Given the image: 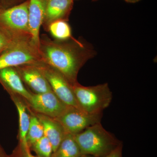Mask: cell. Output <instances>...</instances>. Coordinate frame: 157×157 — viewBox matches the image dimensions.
<instances>
[{"label": "cell", "instance_id": "8", "mask_svg": "<svg viewBox=\"0 0 157 157\" xmlns=\"http://www.w3.org/2000/svg\"><path fill=\"white\" fill-rule=\"evenodd\" d=\"M103 113L92 114L81 109L70 107L57 120L62 125L67 134L74 135L90 126L101 122Z\"/></svg>", "mask_w": 157, "mask_h": 157}, {"label": "cell", "instance_id": "13", "mask_svg": "<svg viewBox=\"0 0 157 157\" xmlns=\"http://www.w3.org/2000/svg\"><path fill=\"white\" fill-rule=\"evenodd\" d=\"M35 113L43 126L44 136L50 141L53 152L67 134L62 125L56 119L40 113Z\"/></svg>", "mask_w": 157, "mask_h": 157}, {"label": "cell", "instance_id": "4", "mask_svg": "<svg viewBox=\"0 0 157 157\" xmlns=\"http://www.w3.org/2000/svg\"><path fill=\"white\" fill-rule=\"evenodd\" d=\"M42 62L39 49L30 37L14 39L9 47L0 54V70Z\"/></svg>", "mask_w": 157, "mask_h": 157}, {"label": "cell", "instance_id": "26", "mask_svg": "<svg viewBox=\"0 0 157 157\" xmlns=\"http://www.w3.org/2000/svg\"><path fill=\"white\" fill-rule=\"evenodd\" d=\"M2 9H2V6H1V5H0V11H2Z\"/></svg>", "mask_w": 157, "mask_h": 157}, {"label": "cell", "instance_id": "22", "mask_svg": "<svg viewBox=\"0 0 157 157\" xmlns=\"http://www.w3.org/2000/svg\"><path fill=\"white\" fill-rule=\"evenodd\" d=\"M123 144L121 143L108 154L102 157H122Z\"/></svg>", "mask_w": 157, "mask_h": 157}, {"label": "cell", "instance_id": "21", "mask_svg": "<svg viewBox=\"0 0 157 157\" xmlns=\"http://www.w3.org/2000/svg\"><path fill=\"white\" fill-rule=\"evenodd\" d=\"M27 0H0V5L3 9H9L24 2Z\"/></svg>", "mask_w": 157, "mask_h": 157}, {"label": "cell", "instance_id": "27", "mask_svg": "<svg viewBox=\"0 0 157 157\" xmlns=\"http://www.w3.org/2000/svg\"><path fill=\"white\" fill-rule=\"evenodd\" d=\"M93 1H97V0H93Z\"/></svg>", "mask_w": 157, "mask_h": 157}, {"label": "cell", "instance_id": "1", "mask_svg": "<svg viewBox=\"0 0 157 157\" xmlns=\"http://www.w3.org/2000/svg\"><path fill=\"white\" fill-rule=\"evenodd\" d=\"M39 52L42 62L59 71L72 86L78 82L81 68L96 55L92 45L82 39L52 40L46 35L40 38Z\"/></svg>", "mask_w": 157, "mask_h": 157}, {"label": "cell", "instance_id": "11", "mask_svg": "<svg viewBox=\"0 0 157 157\" xmlns=\"http://www.w3.org/2000/svg\"><path fill=\"white\" fill-rule=\"evenodd\" d=\"M74 0H44L45 15L42 25L46 29L49 24L58 20L68 21Z\"/></svg>", "mask_w": 157, "mask_h": 157}, {"label": "cell", "instance_id": "2", "mask_svg": "<svg viewBox=\"0 0 157 157\" xmlns=\"http://www.w3.org/2000/svg\"><path fill=\"white\" fill-rule=\"evenodd\" d=\"M74 137L82 155L94 157L106 155L121 143L104 128L101 122L88 127Z\"/></svg>", "mask_w": 157, "mask_h": 157}, {"label": "cell", "instance_id": "25", "mask_svg": "<svg viewBox=\"0 0 157 157\" xmlns=\"http://www.w3.org/2000/svg\"><path fill=\"white\" fill-rule=\"evenodd\" d=\"M94 157L93 156L89 155H82L81 157Z\"/></svg>", "mask_w": 157, "mask_h": 157}, {"label": "cell", "instance_id": "17", "mask_svg": "<svg viewBox=\"0 0 157 157\" xmlns=\"http://www.w3.org/2000/svg\"><path fill=\"white\" fill-rule=\"evenodd\" d=\"M29 109L30 114V122L27 134L26 141L30 148L34 143L44 136V132L43 126L35 112L29 107Z\"/></svg>", "mask_w": 157, "mask_h": 157}, {"label": "cell", "instance_id": "12", "mask_svg": "<svg viewBox=\"0 0 157 157\" xmlns=\"http://www.w3.org/2000/svg\"><path fill=\"white\" fill-rule=\"evenodd\" d=\"M45 15L44 0H29L28 21L31 41L39 49L40 29Z\"/></svg>", "mask_w": 157, "mask_h": 157}, {"label": "cell", "instance_id": "18", "mask_svg": "<svg viewBox=\"0 0 157 157\" xmlns=\"http://www.w3.org/2000/svg\"><path fill=\"white\" fill-rule=\"evenodd\" d=\"M38 157H51L53 149L50 141L45 136L36 141L30 147Z\"/></svg>", "mask_w": 157, "mask_h": 157}, {"label": "cell", "instance_id": "10", "mask_svg": "<svg viewBox=\"0 0 157 157\" xmlns=\"http://www.w3.org/2000/svg\"><path fill=\"white\" fill-rule=\"evenodd\" d=\"M0 84L9 94L18 95L25 101L29 100L33 94L25 87L15 67L0 70Z\"/></svg>", "mask_w": 157, "mask_h": 157}, {"label": "cell", "instance_id": "14", "mask_svg": "<svg viewBox=\"0 0 157 157\" xmlns=\"http://www.w3.org/2000/svg\"><path fill=\"white\" fill-rule=\"evenodd\" d=\"M10 98L16 106L18 115L19 144L23 146L29 147L26 141V136L30 122V114L29 107L24 99L14 94H9Z\"/></svg>", "mask_w": 157, "mask_h": 157}, {"label": "cell", "instance_id": "16", "mask_svg": "<svg viewBox=\"0 0 157 157\" xmlns=\"http://www.w3.org/2000/svg\"><path fill=\"white\" fill-rule=\"evenodd\" d=\"M46 30L55 40L64 41L74 38L72 36L71 27L67 21H54L48 25Z\"/></svg>", "mask_w": 157, "mask_h": 157}, {"label": "cell", "instance_id": "6", "mask_svg": "<svg viewBox=\"0 0 157 157\" xmlns=\"http://www.w3.org/2000/svg\"><path fill=\"white\" fill-rule=\"evenodd\" d=\"M35 65L43 73L52 91L61 101L69 107L81 109L76 100L72 85L64 76L57 70L42 62Z\"/></svg>", "mask_w": 157, "mask_h": 157}, {"label": "cell", "instance_id": "7", "mask_svg": "<svg viewBox=\"0 0 157 157\" xmlns=\"http://www.w3.org/2000/svg\"><path fill=\"white\" fill-rule=\"evenodd\" d=\"M25 102L33 112L53 118L60 117L70 107L61 101L52 91L42 94L33 93L31 98Z\"/></svg>", "mask_w": 157, "mask_h": 157}, {"label": "cell", "instance_id": "9", "mask_svg": "<svg viewBox=\"0 0 157 157\" xmlns=\"http://www.w3.org/2000/svg\"><path fill=\"white\" fill-rule=\"evenodd\" d=\"M24 83L35 94L52 91L50 85L42 72L35 64H26L15 67Z\"/></svg>", "mask_w": 157, "mask_h": 157}, {"label": "cell", "instance_id": "19", "mask_svg": "<svg viewBox=\"0 0 157 157\" xmlns=\"http://www.w3.org/2000/svg\"><path fill=\"white\" fill-rule=\"evenodd\" d=\"M10 157H38L36 156L31 153L29 147L23 146L18 144L13 151V153L10 155Z\"/></svg>", "mask_w": 157, "mask_h": 157}, {"label": "cell", "instance_id": "23", "mask_svg": "<svg viewBox=\"0 0 157 157\" xmlns=\"http://www.w3.org/2000/svg\"><path fill=\"white\" fill-rule=\"evenodd\" d=\"M0 157H10V155H8L6 154L1 144H0Z\"/></svg>", "mask_w": 157, "mask_h": 157}, {"label": "cell", "instance_id": "5", "mask_svg": "<svg viewBox=\"0 0 157 157\" xmlns=\"http://www.w3.org/2000/svg\"><path fill=\"white\" fill-rule=\"evenodd\" d=\"M29 0L0 11V29L11 39L31 37L29 29Z\"/></svg>", "mask_w": 157, "mask_h": 157}, {"label": "cell", "instance_id": "15", "mask_svg": "<svg viewBox=\"0 0 157 157\" xmlns=\"http://www.w3.org/2000/svg\"><path fill=\"white\" fill-rule=\"evenodd\" d=\"M82 155L74 135L66 134L51 157H80Z\"/></svg>", "mask_w": 157, "mask_h": 157}, {"label": "cell", "instance_id": "3", "mask_svg": "<svg viewBox=\"0 0 157 157\" xmlns=\"http://www.w3.org/2000/svg\"><path fill=\"white\" fill-rule=\"evenodd\" d=\"M72 87L80 108L90 114L103 113L112 101V93L107 83L86 86L77 82Z\"/></svg>", "mask_w": 157, "mask_h": 157}, {"label": "cell", "instance_id": "20", "mask_svg": "<svg viewBox=\"0 0 157 157\" xmlns=\"http://www.w3.org/2000/svg\"><path fill=\"white\" fill-rule=\"evenodd\" d=\"M13 40L0 29V54L9 47Z\"/></svg>", "mask_w": 157, "mask_h": 157}, {"label": "cell", "instance_id": "24", "mask_svg": "<svg viewBox=\"0 0 157 157\" xmlns=\"http://www.w3.org/2000/svg\"><path fill=\"white\" fill-rule=\"evenodd\" d=\"M127 3H136L138 2H140L141 0H124Z\"/></svg>", "mask_w": 157, "mask_h": 157}]
</instances>
